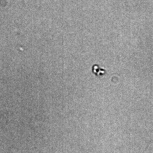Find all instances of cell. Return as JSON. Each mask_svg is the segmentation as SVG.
I'll return each instance as SVG.
<instances>
[{"mask_svg": "<svg viewBox=\"0 0 153 153\" xmlns=\"http://www.w3.org/2000/svg\"><path fill=\"white\" fill-rule=\"evenodd\" d=\"M93 73L96 76L101 77L104 76L107 73L106 71L104 68H101L98 65H94L92 68Z\"/></svg>", "mask_w": 153, "mask_h": 153, "instance_id": "obj_1", "label": "cell"}]
</instances>
